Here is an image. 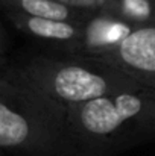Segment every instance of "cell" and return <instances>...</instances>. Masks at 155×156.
<instances>
[{
    "mask_svg": "<svg viewBox=\"0 0 155 156\" xmlns=\"http://www.w3.org/2000/svg\"><path fill=\"white\" fill-rule=\"evenodd\" d=\"M76 156H114L155 140V88L67 106Z\"/></svg>",
    "mask_w": 155,
    "mask_h": 156,
    "instance_id": "cell-2",
    "label": "cell"
},
{
    "mask_svg": "<svg viewBox=\"0 0 155 156\" xmlns=\"http://www.w3.org/2000/svg\"><path fill=\"white\" fill-rule=\"evenodd\" d=\"M138 26L128 23L114 14L98 9L81 23L76 43L67 50L70 56L106 59L116 53L125 40Z\"/></svg>",
    "mask_w": 155,
    "mask_h": 156,
    "instance_id": "cell-4",
    "label": "cell"
},
{
    "mask_svg": "<svg viewBox=\"0 0 155 156\" xmlns=\"http://www.w3.org/2000/svg\"><path fill=\"white\" fill-rule=\"evenodd\" d=\"M0 153L76 156L67 106L34 88L11 65L0 76Z\"/></svg>",
    "mask_w": 155,
    "mask_h": 156,
    "instance_id": "cell-1",
    "label": "cell"
},
{
    "mask_svg": "<svg viewBox=\"0 0 155 156\" xmlns=\"http://www.w3.org/2000/svg\"><path fill=\"white\" fill-rule=\"evenodd\" d=\"M12 68L34 88L65 106L145 87L101 58L35 56Z\"/></svg>",
    "mask_w": 155,
    "mask_h": 156,
    "instance_id": "cell-3",
    "label": "cell"
},
{
    "mask_svg": "<svg viewBox=\"0 0 155 156\" xmlns=\"http://www.w3.org/2000/svg\"><path fill=\"white\" fill-rule=\"evenodd\" d=\"M5 47H6V37H5V30L2 27V23H0V52L5 53Z\"/></svg>",
    "mask_w": 155,
    "mask_h": 156,
    "instance_id": "cell-12",
    "label": "cell"
},
{
    "mask_svg": "<svg viewBox=\"0 0 155 156\" xmlns=\"http://www.w3.org/2000/svg\"><path fill=\"white\" fill-rule=\"evenodd\" d=\"M81 2L85 5L87 9H93V11L103 9V8L109 3V0H81Z\"/></svg>",
    "mask_w": 155,
    "mask_h": 156,
    "instance_id": "cell-9",
    "label": "cell"
},
{
    "mask_svg": "<svg viewBox=\"0 0 155 156\" xmlns=\"http://www.w3.org/2000/svg\"><path fill=\"white\" fill-rule=\"evenodd\" d=\"M9 68V62H8V58H6V55L5 53L0 52V76L3 74V73H6V70Z\"/></svg>",
    "mask_w": 155,
    "mask_h": 156,
    "instance_id": "cell-11",
    "label": "cell"
},
{
    "mask_svg": "<svg viewBox=\"0 0 155 156\" xmlns=\"http://www.w3.org/2000/svg\"><path fill=\"white\" fill-rule=\"evenodd\" d=\"M52 2H59V3H64V5H68V6H75V8L87 9V8H85V5H84L81 0H52Z\"/></svg>",
    "mask_w": 155,
    "mask_h": 156,
    "instance_id": "cell-10",
    "label": "cell"
},
{
    "mask_svg": "<svg viewBox=\"0 0 155 156\" xmlns=\"http://www.w3.org/2000/svg\"><path fill=\"white\" fill-rule=\"evenodd\" d=\"M0 6L6 12H18L31 17L72 23H82L93 14V9L75 8L52 0H0Z\"/></svg>",
    "mask_w": 155,
    "mask_h": 156,
    "instance_id": "cell-7",
    "label": "cell"
},
{
    "mask_svg": "<svg viewBox=\"0 0 155 156\" xmlns=\"http://www.w3.org/2000/svg\"><path fill=\"white\" fill-rule=\"evenodd\" d=\"M145 87L155 88V23L137 27L105 59Z\"/></svg>",
    "mask_w": 155,
    "mask_h": 156,
    "instance_id": "cell-5",
    "label": "cell"
},
{
    "mask_svg": "<svg viewBox=\"0 0 155 156\" xmlns=\"http://www.w3.org/2000/svg\"><path fill=\"white\" fill-rule=\"evenodd\" d=\"M103 9L138 27L155 23V0H109Z\"/></svg>",
    "mask_w": 155,
    "mask_h": 156,
    "instance_id": "cell-8",
    "label": "cell"
},
{
    "mask_svg": "<svg viewBox=\"0 0 155 156\" xmlns=\"http://www.w3.org/2000/svg\"><path fill=\"white\" fill-rule=\"evenodd\" d=\"M8 18L12 21V24L21 30L23 34L56 44L67 52L78 40L81 23H72V21H61V20H50V18H40V17H31L18 12H6Z\"/></svg>",
    "mask_w": 155,
    "mask_h": 156,
    "instance_id": "cell-6",
    "label": "cell"
}]
</instances>
